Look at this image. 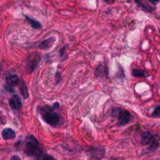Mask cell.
Returning a JSON list of instances; mask_svg holds the SVG:
<instances>
[{
  "label": "cell",
  "instance_id": "cell-1",
  "mask_svg": "<svg viewBox=\"0 0 160 160\" xmlns=\"http://www.w3.org/2000/svg\"><path fill=\"white\" fill-rule=\"evenodd\" d=\"M24 152L26 156L36 159H53L45 152L37 138L32 135H28L25 138Z\"/></svg>",
  "mask_w": 160,
  "mask_h": 160
},
{
  "label": "cell",
  "instance_id": "cell-2",
  "mask_svg": "<svg viewBox=\"0 0 160 160\" xmlns=\"http://www.w3.org/2000/svg\"><path fill=\"white\" fill-rule=\"evenodd\" d=\"M40 113L43 121L53 127H58L61 124V116L55 112L52 106L45 105L40 108Z\"/></svg>",
  "mask_w": 160,
  "mask_h": 160
},
{
  "label": "cell",
  "instance_id": "cell-3",
  "mask_svg": "<svg viewBox=\"0 0 160 160\" xmlns=\"http://www.w3.org/2000/svg\"><path fill=\"white\" fill-rule=\"evenodd\" d=\"M88 157L91 159H100L104 158L106 150L105 148L101 146H92L86 151Z\"/></svg>",
  "mask_w": 160,
  "mask_h": 160
},
{
  "label": "cell",
  "instance_id": "cell-4",
  "mask_svg": "<svg viewBox=\"0 0 160 160\" xmlns=\"http://www.w3.org/2000/svg\"><path fill=\"white\" fill-rule=\"evenodd\" d=\"M40 61L41 55L39 53H33L32 54L29 55L26 59V67L30 73H32L35 69Z\"/></svg>",
  "mask_w": 160,
  "mask_h": 160
},
{
  "label": "cell",
  "instance_id": "cell-5",
  "mask_svg": "<svg viewBox=\"0 0 160 160\" xmlns=\"http://www.w3.org/2000/svg\"><path fill=\"white\" fill-rule=\"evenodd\" d=\"M117 118V125L119 126H124L130 121L131 115L126 110H120L118 113Z\"/></svg>",
  "mask_w": 160,
  "mask_h": 160
},
{
  "label": "cell",
  "instance_id": "cell-6",
  "mask_svg": "<svg viewBox=\"0 0 160 160\" xmlns=\"http://www.w3.org/2000/svg\"><path fill=\"white\" fill-rule=\"evenodd\" d=\"M9 104L11 108L15 111H19L21 108L22 102L20 97L18 95H14L9 99Z\"/></svg>",
  "mask_w": 160,
  "mask_h": 160
},
{
  "label": "cell",
  "instance_id": "cell-7",
  "mask_svg": "<svg viewBox=\"0 0 160 160\" xmlns=\"http://www.w3.org/2000/svg\"><path fill=\"white\" fill-rule=\"evenodd\" d=\"M56 41V38L54 36H51L45 40L43 41L38 46L39 48L41 50H47L51 48Z\"/></svg>",
  "mask_w": 160,
  "mask_h": 160
},
{
  "label": "cell",
  "instance_id": "cell-8",
  "mask_svg": "<svg viewBox=\"0 0 160 160\" xmlns=\"http://www.w3.org/2000/svg\"><path fill=\"white\" fill-rule=\"evenodd\" d=\"M108 74V68L105 64H99L95 69V75L98 78H104Z\"/></svg>",
  "mask_w": 160,
  "mask_h": 160
},
{
  "label": "cell",
  "instance_id": "cell-9",
  "mask_svg": "<svg viewBox=\"0 0 160 160\" xmlns=\"http://www.w3.org/2000/svg\"><path fill=\"white\" fill-rule=\"evenodd\" d=\"M5 80H6V85L11 87L17 86L20 82L19 77L18 76V75L15 74L8 75L7 76H6Z\"/></svg>",
  "mask_w": 160,
  "mask_h": 160
},
{
  "label": "cell",
  "instance_id": "cell-10",
  "mask_svg": "<svg viewBox=\"0 0 160 160\" xmlns=\"http://www.w3.org/2000/svg\"><path fill=\"white\" fill-rule=\"evenodd\" d=\"M2 136L4 140H13L16 137V133L14 130L10 128H4L2 132Z\"/></svg>",
  "mask_w": 160,
  "mask_h": 160
},
{
  "label": "cell",
  "instance_id": "cell-11",
  "mask_svg": "<svg viewBox=\"0 0 160 160\" xmlns=\"http://www.w3.org/2000/svg\"><path fill=\"white\" fill-rule=\"evenodd\" d=\"M153 135H152L151 133L148 131H145L141 133V143L143 145H146L148 144H150L151 142Z\"/></svg>",
  "mask_w": 160,
  "mask_h": 160
},
{
  "label": "cell",
  "instance_id": "cell-12",
  "mask_svg": "<svg viewBox=\"0 0 160 160\" xmlns=\"http://www.w3.org/2000/svg\"><path fill=\"white\" fill-rule=\"evenodd\" d=\"M19 92L24 99H26L29 98L30 94H29L28 89L27 85H26L24 82L22 83L21 85L19 87Z\"/></svg>",
  "mask_w": 160,
  "mask_h": 160
},
{
  "label": "cell",
  "instance_id": "cell-13",
  "mask_svg": "<svg viewBox=\"0 0 160 160\" xmlns=\"http://www.w3.org/2000/svg\"><path fill=\"white\" fill-rule=\"evenodd\" d=\"M24 16L26 17V19L28 20V21L30 23L31 26L33 28H34L35 30H40L41 28V27H42L41 24L39 21H38L36 19H32V18L28 16L27 15H24Z\"/></svg>",
  "mask_w": 160,
  "mask_h": 160
},
{
  "label": "cell",
  "instance_id": "cell-14",
  "mask_svg": "<svg viewBox=\"0 0 160 160\" xmlns=\"http://www.w3.org/2000/svg\"><path fill=\"white\" fill-rule=\"evenodd\" d=\"M158 141H159L158 135H154L153 138L151 142L150 143L149 149L151 150H155L158 146Z\"/></svg>",
  "mask_w": 160,
  "mask_h": 160
},
{
  "label": "cell",
  "instance_id": "cell-15",
  "mask_svg": "<svg viewBox=\"0 0 160 160\" xmlns=\"http://www.w3.org/2000/svg\"><path fill=\"white\" fill-rule=\"evenodd\" d=\"M132 74L136 77H145V72L141 69H132Z\"/></svg>",
  "mask_w": 160,
  "mask_h": 160
},
{
  "label": "cell",
  "instance_id": "cell-16",
  "mask_svg": "<svg viewBox=\"0 0 160 160\" xmlns=\"http://www.w3.org/2000/svg\"><path fill=\"white\" fill-rule=\"evenodd\" d=\"M160 115V106H158L154 109L153 113H152V116L154 117H158Z\"/></svg>",
  "mask_w": 160,
  "mask_h": 160
},
{
  "label": "cell",
  "instance_id": "cell-17",
  "mask_svg": "<svg viewBox=\"0 0 160 160\" xmlns=\"http://www.w3.org/2000/svg\"><path fill=\"white\" fill-rule=\"evenodd\" d=\"M60 103L58 102H55L53 104L52 108L54 109L55 110H58L60 108Z\"/></svg>",
  "mask_w": 160,
  "mask_h": 160
},
{
  "label": "cell",
  "instance_id": "cell-18",
  "mask_svg": "<svg viewBox=\"0 0 160 160\" xmlns=\"http://www.w3.org/2000/svg\"><path fill=\"white\" fill-rule=\"evenodd\" d=\"M55 79H56V81L57 82V83H58L60 81V79H61V74L60 73L57 72L56 73V74H55Z\"/></svg>",
  "mask_w": 160,
  "mask_h": 160
},
{
  "label": "cell",
  "instance_id": "cell-19",
  "mask_svg": "<svg viewBox=\"0 0 160 160\" xmlns=\"http://www.w3.org/2000/svg\"><path fill=\"white\" fill-rule=\"evenodd\" d=\"M148 1L154 5H156L159 2L160 0H148Z\"/></svg>",
  "mask_w": 160,
  "mask_h": 160
},
{
  "label": "cell",
  "instance_id": "cell-20",
  "mask_svg": "<svg viewBox=\"0 0 160 160\" xmlns=\"http://www.w3.org/2000/svg\"><path fill=\"white\" fill-rule=\"evenodd\" d=\"M11 159H20L21 158L19 156H13L11 157Z\"/></svg>",
  "mask_w": 160,
  "mask_h": 160
},
{
  "label": "cell",
  "instance_id": "cell-21",
  "mask_svg": "<svg viewBox=\"0 0 160 160\" xmlns=\"http://www.w3.org/2000/svg\"><path fill=\"white\" fill-rule=\"evenodd\" d=\"M104 1L108 3H114L115 0H104Z\"/></svg>",
  "mask_w": 160,
  "mask_h": 160
}]
</instances>
